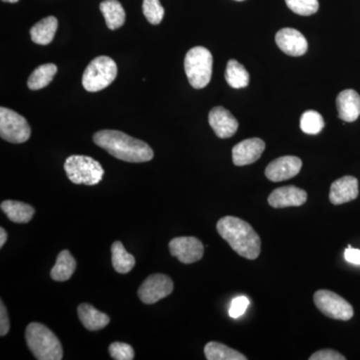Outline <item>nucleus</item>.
<instances>
[{"label":"nucleus","mask_w":360,"mask_h":360,"mask_svg":"<svg viewBox=\"0 0 360 360\" xmlns=\"http://www.w3.org/2000/svg\"><path fill=\"white\" fill-rule=\"evenodd\" d=\"M345 258L350 264L360 265V250L348 246L345 251Z\"/></svg>","instance_id":"34"},{"label":"nucleus","mask_w":360,"mask_h":360,"mask_svg":"<svg viewBox=\"0 0 360 360\" xmlns=\"http://www.w3.org/2000/svg\"><path fill=\"white\" fill-rule=\"evenodd\" d=\"M217 229L219 236L231 245L240 257L257 259L262 250V240L245 220L234 217H225L219 220Z\"/></svg>","instance_id":"2"},{"label":"nucleus","mask_w":360,"mask_h":360,"mask_svg":"<svg viewBox=\"0 0 360 360\" xmlns=\"http://www.w3.org/2000/svg\"><path fill=\"white\" fill-rule=\"evenodd\" d=\"M310 360H345V356L340 352L333 349H322L315 352L309 357Z\"/></svg>","instance_id":"32"},{"label":"nucleus","mask_w":360,"mask_h":360,"mask_svg":"<svg viewBox=\"0 0 360 360\" xmlns=\"http://www.w3.org/2000/svg\"><path fill=\"white\" fill-rule=\"evenodd\" d=\"M117 77V65L108 56H98L87 65L82 75V85L89 92L101 91L110 86Z\"/></svg>","instance_id":"6"},{"label":"nucleus","mask_w":360,"mask_h":360,"mask_svg":"<svg viewBox=\"0 0 360 360\" xmlns=\"http://www.w3.org/2000/svg\"><path fill=\"white\" fill-rule=\"evenodd\" d=\"M174 288V281L169 276L161 274H151L139 288V296L146 304H153L172 295Z\"/></svg>","instance_id":"9"},{"label":"nucleus","mask_w":360,"mask_h":360,"mask_svg":"<svg viewBox=\"0 0 360 360\" xmlns=\"http://www.w3.org/2000/svg\"><path fill=\"white\" fill-rule=\"evenodd\" d=\"M111 262L116 272L129 274L135 265V257L125 250L120 241H115L111 245Z\"/></svg>","instance_id":"23"},{"label":"nucleus","mask_w":360,"mask_h":360,"mask_svg":"<svg viewBox=\"0 0 360 360\" xmlns=\"http://www.w3.org/2000/svg\"><path fill=\"white\" fill-rule=\"evenodd\" d=\"M7 240V232L4 227L0 229V248H4Z\"/></svg>","instance_id":"35"},{"label":"nucleus","mask_w":360,"mask_h":360,"mask_svg":"<svg viewBox=\"0 0 360 360\" xmlns=\"http://www.w3.org/2000/svg\"><path fill=\"white\" fill-rule=\"evenodd\" d=\"M26 345L35 359L39 360H61L63 345L58 336L39 322L28 324L25 331Z\"/></svg>","instance_id":"3"},{"label":"nucleus","mask_w":360,"mask_h":360,"mask_svg":"<svg viewBox=\"0 0 360 360\" xmlns=\"http://www.w3.org/2000/svg\"><path fill=\"white\" fill-rule=\"evenodd\" d=\"M324 125H326V122H324L323 117L317 111H305L300 118V129L304 134H319L324 129Z\"/></svg>","instance_id":"27"},{"label":"nucleus","mask_w":360,"mask_h":360,"mask_svg":"<svg viewBox=\"0 0 360 360\" xmlns=\"http://www.w3.org/2000/svg\"><path fill=\"white\" fill-rule=\"evenodd\" d=\"M338 117L345 122H354L360 115V96L354 89H345L336 98Z\"/></svg>","instance_id":"17"},{"label":"nucleus","mask_w":360,"mask_h":360,"mask_svg":"<svg viewBox=\"0 0 360 360\" xmlns=\"http://www.w3.org/2000/svg\"><path fill=\"white\" fill-rule=\"evenodd\" d=\"M264 149L265 143L262 139L257 137L245 139L239 142L232 149V160L236 167L251 165L259 160Z\"/></svg>","instance_id":"12"},{"label":"nucleus","mask_w":360,"mask_h":360,"mask_svg":"<svg viewBox=\"0 0 360 360\" xmlns=\"http://www.w3.org/2000/svg\"><path fill=\"white\" fill-rule=\"evenodd\" d=\"M110 356L115 360L134 359V350L131 345L124 342H113L110 345Z\"/></svg>","instance_id":"30"},{"label":"nucleus","mask_w":360,"mask_h":360,"mask_svg":"<svg viewBox=\"0 0 360 360\" xmlns=\"http://www.w3.org/2000/svg\"><path fill=\"white\" fill-rule=\"evenodd\" d=\"M32 135L27 120L15 111L0 108V136L11 143H23Z\"/></svg>","instance_id":"8"},{"label":"nucleus","mask_w":360,"mask_h":360,"mask_svg":"<svg viewBox=\"0 0 360 360\" xmlns=\"http://www.w3.org/2000/svg\"><path fill=\"white\" fill-rule=\"evenodd\" d=\"M205 354L208 360H246L248 357L238 350L232 349L222 343L208 342L205 347Z\"/></svg>","instance_id":"26"},{"label":"nucleus","mask_w":360,"mask_h":360,"mask_svg":"<svg viewBox=\"0 0 360 360\" xmlns=\"http://www.w3.org/2000/svg\"><path fill=\"white\" fill-rule=\"evenodd\" d=\"M11 323H9L8 314L4 302H0V335L4 336L8 333Z\"/></svg>","instance_id":"33"},{"label":"nucleus","mask_w":360,"mask_h":360,"mask_svg":"<svg viewBox=\"0 0 360 360\" xmlns=\"http://www.w3.org/2000/svg\"><path fill=\"white\" fill-rule=\"evenodd\" d=\"M0 206L8 219L15 224H27L32 219L35 212L32 205L20 201L4 200Z\"/></svg>","instance_id":"20"},{"label":"nucleus","mask_w":360,"mask_h":360,"mask_svg":"<svg viewBox=\"0 0 360 360\" xmlns=\"http://www.w3.org/2000/svg\"><path fill=\"white\" fill-rule=\"evenodd\" d=\"M277 46L290 56H302L309 49L307 40L295 28H283L276 35Z\"/></svg>","instance_id":"13"},{"label":"nucleus","mask_w":360,"mask_h":360,"mask_svg":"<svg viewBox=\"0 0 360 360\" xmlns=\"http://www.w3.org/2000/svg\"><path fill=\"white\" fill-rule=\"evenodd\" d=\"M291 11L302 16L312 15L319 8V0H285Z\"/></svg>","instance_id":"29"},{"label":"nucleus","mask_w":360,"mask_h":360,"mask_svg":"<svg viewBox=\"0 0 360 360\" xmlns=\"http://www.w3.org/2000/svg\"><path fill=\"white\" fill-rule=\"evenodd\" d=\"M58 72V66L53 63H46L39 66L28 78L27 86L32 90H39L47 86Z\"/></svg>","instance_id":"25"},{"label":"nucleus","mask_w":360,"mask_h":360,"mask_svg":"<svg viewBox=\"0 0 360 360\" xmlns=\"http://www.w3.org/2000/svg\"><path fill=\"white\" fill-rule=\"evenodd\" d=\"M58 18L47 16L32 26L30 30V37L34 44L47 45L52 42L58 30Z\"/></svg>","instance_id":"19"},{"label":"nucleus","mask_w":360,"mask_h":360,"mask_svg":"<svg viewBox=\"0 0 360 360\" xmlns=\"http://www.w3.org/2000/svg\"><path fill=\"white\" fill-rule=\"evenodd\" d=\"M142 11L148 22L153 25H160L165 18V8L160 0H143Z\"/></svg>","instance_id":"28"},{"label":"nucleus","mask_w":360,"mask_h":360,"mask_svg":"<svg viewBox=\"0 0 360 360\" xmlns=\"http://www.w3.org/2000/svg\"><path fill=\"white\" fill-rule=\"evenodd\" d=\"M77 260L68 250L59 252L56 264L52 267L51 278L56 281H66L72 276L77 269Z\"/></svg>","instance_id":"22"},{"label":"nucleus","mask_w":360,"mask_h":360,"mask_svg":"<svg viewBox=\"0 0 360 360\" xmlns=\"http://www.w3.org/2000/svg\"><path fill=\"white\" fill-rule=\"evenodd\" d=\"M315 307L326 316L347 321L354 316V307L340 295L330 290H317L314 296Z\"/></svg>","instance_id":"7"},{"label":"nucleus","mask_w":360,"mask_h":360,"mask_svg":"<svg viewBox=\"0 0 360 360\" xmlns=\"http://www.w3.org/2000/svg\"><path fill=\"white\" fill-rule=\"evenodd\" d=\"M248 305H250V300L245 296H238V297L234 298L231 303V307H229V316H231L232 319H238L241 315L245 314Z\"/></svg>","instance_id":"31"},{"label":"nucleus","mask_w":360,"mask_h":360,"mask_svg":"<svg viewBox=\"0 0 360 360\" xmlns=\"http://www.w3.org/2000/svg\"><path fill=\"white\" fill-rule=\"evenodd\" d=\"M236 1H243V0H236Z\"/></svg>","instance_id":"37"},{"label":"nucleus","mask_w":360,"mask_h":360,"mask_svg":"<svg viewBox=\"0 0 360 360\" xmlns=\"http://www.w3.org/2000/svg\"><path fill=\"white\" fill-rule=\"evenodd\" d=\"M78 317L85 328L89 331L101 330L108 326L110 316L99 311L89 303H82L77 309Z\"/></svg>","instance_id":"18"},{"label":"nucleus","mask_w":360,"mask_h":360,"mask_svg":"<svg viewBox=\"0 0 360 360\" xmlns=\"http://www.w3.org/2000/svg\"><path fill=\"white\" fill-rule=\"evenodd\" d=\"M359 180L348 175L335 180L331 184L329 200L333 205H340L354 200L359 196Z\"/></svg>","instance_id":"16"},{"label":"nucleus","mask_w":360,"mask_h":360,"mask_svg":"<svg viewBox=\"0 0 360 360\" xmlns=\"http://www.w3.org/2000/svg\"><path fill=\"white\" fill-rule=\"evenodd\" d=\"M225 79L232 89H245L250 84V73L238 60L231 59L227 63Z\"/></svg>","instance_id":"24"},{"label":"nucleus","mask_w":360,"mask_h":360,"mask_svg":"<svg viewBox=\"0 0 360 360\" xmlns=\"http://www.w3.org/2000/svg\"><path fill=\"white\" fill-rule=\"evenodd\" d=\"M99 8L110 30H118L124 25L127 14L118 0H104L99 6Z\"/></svg>","instance_id":"21"},{"label":"nucleus","mask_w":360,"mask_h":360,"mask_svg":"<svg viewBox=\"0 0 360 360\" xmlns=\"http://www.w3.org/2000/svg\"><path fill=\"white\" fill-rule=\"evenodd\" d=\"M68 179L75 184L96 186L103 180L104 169L98 161L86 155H71L65 160Z\"/></svg>","instance_id":"5"},{"label":"nucleus","mask_w":360,"mask_h":360,"mask_svg":"<svg viewBox=\"0 0 360 360\" xmlns=\"http://www.w3.org/2000/svg\"><path fill=\"white\" fill-rule=\"evenodd\" d=\"M212 54L205 47H193L187 52L184 70L193 89H201L207 86L212 79Z\"/></svg>","instance_id":"4"},{"label":"nucleus","mask_w":360,"mask_h":360,"mask_svg":"<svg viewBox=\"0 0 360 360\" xmlns=\"http://www.w3.org/2000/svg\"><path fill=\"white\" fill-rule=\"evenodd\" d=\"M302 167V161L296 156H283L276 158L267 165L265 176L274 182L283 181L292 179L300 174Z\"/></svg>","instance_id":"11"},{"label":"nucleus","mask_w":360,"mask_h":360,"mask_svg":"<svg viewBox=\"0 0 360 360\" xmlns=\"http://www.w3.org/2000/svg\"><path fill=\"white\" fill-rule=\"evenodd\" d=\"M94 141L113 158L127 162H148L155 155L148 143L118 130H101L94 135Z\"/></svg>","instance_id":"1"},{"label":"nucleus","mask_w":360,"mask_h":360,"mask_svg":"<svg viewBox=\"0 0 360 360\" xmlns=\"http://www.w3.org/2000/svg\"><path fill=\"white\" fill-rule=\"evenodd\" d=\"M169 250L172 257H176L180 262L191 264L202 258L205 246L200 239L193 236H180L170 241Z\"/></svg>","instance_id":"10"},{"label":"nucleus","mask_w":360,"mask_h":360,"mask_svg":"<svg viewBox=\"0 0 360 360\" xmlns=\"http://www.w3.org/2000/svg\"><path fill=\"white\" fill-rule=\"evenodd\" d=\"M4 2H11V4H15V2L20 1V0H2Z\"/></svg>","instance_id":"36"},{"label":"nucleus","mask_w":360,"mask_h":360,"mask_svg":"<svg viewBox=\"0 0 360 360\" xmlns=\"http://www.w3.org/2000/svg\"><path fill=\"white\" fill-rule=\"evenodd\" d=\"M307 200V191L292 186L279 187L272 191L269 196V205L274 208L302 206Z\"/></svg>","instance_id":"15"},{"label":"nucleus","mask_w":360,"mask_h":360,"mask_svg":"<svg viewBox=\"0 0 360 360\" xmlns=\"http://www.w3.org/2000/svg\"><path fill=\"white\" fill-rule=\"evenodd\" d=\"M208 122L219 139H229L233 136L238 129V122L231 111L222 106H217L210 110Z\"/></svg>","instance_id":"14"}]
</instances>
